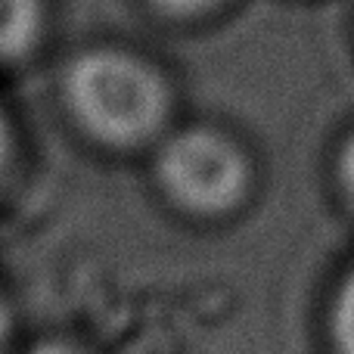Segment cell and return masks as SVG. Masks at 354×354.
<instances>
[{"instance_id": "6da1fadb", "label": "cell", "mask_w": 354, "mask_h": 354, "mask_svg": "<svg viewBox=\"0 0 354 354\" xmlns=\"http://www.w3.org/2000/svg\"><path fill=\"white\" fill-rule=\"evenodd\" d=\"M56 106L84 147L115 159H147L180 122L174 75L128 41L75 47L56 72Z\"/></svg>"}, {"instance_id": "5b68a950", "label": "cell", "mask_w": 354, "mask_h": 354, "mask_svg": "<svg viewBox=\"0 0 354 354\" xmlns=\"http://www.w3.org/2000/svg\"><path fill=\"white\" fill-rule=\"evenodd\" d=\"M230 3L233 0H140V6L153 19H159L165 25H180V28L212 22Z\"/></svg>"}, {"instance_id": "3957f363", "label": "cell", "mask_w": 354, "mask_h": 354, "mask_svg": "<svg viewBox=\"0 0 354 354\" xmlns=\"http://www.w3.org/2000/svg\"><path fill=\"white\" fill-rule=\"evenodd\" d=\"M50 28V0H0V72L35 62L47 47Z\"/></svg>"}, {"instance_id": "277c9868", "label": "cell", "mask_w": 354, "mask_h": 354, "mask_svg": "<svg viewBox=\"0 0 354 354\" xmlns=\"http://www.w3.org/2000/svg\"><path fill=\"white\" fill-rule=\"evenodd\" d=\"M326 333L336 354H354V264L342 274L326 311Z\"/></svg>"}, {"instance_id": "52a82bcc", "label": "cell", "mask_w": 354, "mask_h": 354, "mask_svg": "<svg viewBox=\"0 0 354 354\" xmlns=\"http://www.w3.org/2000/svg\"><path fill=\"white\" fill-rule=\"evenodd\" d=\"M16 354H100L93 345L81 342V339L72 336H41L35 342H28L25 348H16Z\"/></svg>"}, {"instance_id": "ba28073f", "label": "cell", "mask_w": 354, "mask_h": 354, "mask_svg": "<svg viewBox=\"0 0 354 354\" xmlns=\"http://www.w3.org/2000/svg\"><path fill=\"white\" fill-rule=\"evenodd\" d=\"M10 308H6V299L0 295V354H16L12 348V333H10Z\"/></svg>"}, {"instance_id": "8992f818", "label": "cell", "mask_w": 354, "mask_h": 354, "mask_svg": "<svg viewBox=\"0 0 354 354\" xmlns=\"http://www.w3.org/2000/svg\"><path fill=\"white\" fill-rule=\"evenodd\" d=\"M336 187H339V196H342V202L351 208L354 214V131L342 140V147H339L336 153Z\"/></svg>"}, {"instance_id": "7a4b0ae2", "label": "cell", "mask_w": 354, "mask_h": 354, "mask_svg": "<svg viewBox=\"0 0 354 354\" xmlns=\"http://www.w3.org/2000/svg\"><path fill=\"white\" fill-rule=\"evenodd\" d=\"M153 193L189 224H224L255 196L258 168L245 140L212 118H180L147 156Z\"/></svg>"}]
</instances>
